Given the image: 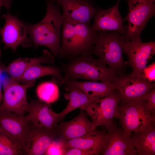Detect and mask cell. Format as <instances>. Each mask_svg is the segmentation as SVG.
I'll list each match as a JSON object with an SVG mask.
<instances>
[{
  "label": "cell",
  "mask_w": 155,
  "mask_h": 155,
  "mask_svg": "<svg viewBox=\"0 0 155 155\" xmlns=\"http://www.w3.org/2000/svg\"><path fill=\"white\" fill-rule=\"evenodd\" d=\"M46 1L47 9L43 19L36 24H25L35 48L46 47L55 58L60 54L61 29L64 19L61 12V6L56 0Z\"/></svg>",
  "instance_id": "6da1fadb"
},
{
  "label": "cell",
  "mask_w": 155,
  "mask_h": 155,
  "mask_svg": "<svg viewBox=\"0 0 155 155\" xmlns=\"http://www.w3.org/2000/svg\"><path fill=\"white\" fill-rule=\"evenodd\" d=\"M61 71L64 75L59 86L66 81L82 79L89 81H109L113 83L116 73L90 53L83 54L69 60L63 64Z\"/></svg>",
  "instance_id": "7a4b0ae2"
},
{
  "label": "cell",
  "mask_w": 155,
  "mask_h": 155,
  "mask_svg": "<svg viewBox=\"0 0 155 155\" xmlns=\"http://www.w3.org/2000/svg\"><path fill=\"white\" fill-rule=\"evenodd\" d=\"M96 34L89 24L64 19L59 56L69 60L83 54H91Z\"/></svg>",
  "instance_id": "3957f363"
},
{
  "label": "cell",
  "mask_w": 155,
  "mask_h": 155,
  "mask_svg": "<svg viewBox=\"0 0 155 155\" xmlns=\"http://www.w3.org/2000/svg\"><path fill=\"white\" fill-rule=\"evenodd\" d=\"M126 42L123 35L117 32L97 31L91 53L97 55L101 62L120 75L124 74L126 67L123 53Z\"/></svg>",
  "instance_id": "277c9868"
},
{
  "label": "cell",
  "mask_w": 155,
  "mask_h": 155,
  "mask_svg": "<svg viewBox=\"0 0 155 155\" xmlns=\"http://www.w3.org/2000/svg\"><path fill=\"white\" fill-rule=\"evenodd\" d=\"M120 103L117 118L125 135L131 136L133 133L144 129L149 124H155V115L147 110L144 100Z\"/></svg>",
  "instance_id": "5b68a950"
},
{
  "label": "cell",
  "mask_w": 155,
  "mask_h": 155,
  "mask_svg": "<svg viewBox=\"0 0 155 155\" xmlns=\"http://www.w3.org/2000/svg\"><path fill=\"white\" fill-rule=\"evenodd\" d=\"M128 11L124 18L128 23L125 34L126 41L141 39L142 31L149 19L155 15V0H125Z\"/></svg>",
  "instance_id": "8992f818"
},
{
  "label": "cell",
  "mask_w": 155,
  "mask_h": 155,
  "mask_svg": "<svg viewBox=\"0 0 155 155\" xmlns=\"http://www.w3.org/2000/svg\"><path fill=\"white\" fill-rule=\"evenodd\" d=\"M107 131L104 137L102 155H137V151L131 136L123 133L122 128L118 127L113 120L104 125Z\"/></svg>",
  "instance_id": "52a82bcc"
},
{
  "label": "cell",
  "mask_w": 155,
  "mask_h": 155,
  "mask_svg": "<svg viewBox=\"0 0 155 155\" xmlns=\"http://www.w3.org/2000/svg\"><path fill=\"white\" fill-rule=\"evenodd\" d=\"M113 83L120 95L121 103L144 100L147 94L155 88L154 83L130 74L117 76Z\"/></svg>",
  "instance_id": "ba28073f"
},
{
  "label": "cell",
  "mask_w": 155,
  "mask_h": 155,
  "mask_svg": "<svg viewBox=\"0 0 155 155\" xmlns=\"http://www.w3.org/2000/svg\"><path fill=\"white\" fill-rule=\"evenodd\" d=\"M3 82V98L0 108L16 114L25 115L29 102L27 98L28 89L34 82L20 84L10 78Z\"/></svg>",
  "instance_id": "9c48e42d"
},
{
  "label": "cell",
  "mask_w": 155,
  "mask_h": 155,
  "mask_svg": "<svg viewBox=\"0 0 155 155\" xmlns=\"http://www.w3.org/2000/svg\"><path fill=\"white\" fill-rule=\"evenodd\" d=\"M123 52L128 56L127 64L132 69L130 75L144 79L143 70L155 53V41L146 42H142L141 39L127 41Z\"/></svg>",
  "instance_id": "30bf717a"
},
{
  "label": "cell",
  "mask_w": 155,
  "mask_h": 155,
  "mask_svg": "<svg viewBox=\"0 0 155 155\" xmlns=\"http://www.w3.org/2000/svg\"><path fill=\"white\" fill-rule=\"evenodd\" d=\"M2 16L5 20V23L3 28H0V34L5 47L10 48L15 52L19 45L30 46L32 42L28 37L25 24L9 12Z\"/></svg>",
  "instance_id": "8fae6325"
},
{
  "label": "cell",
  "mask_w": 155,
  "mask_h": 155,
  "mask_svg": "<svg viewBox=\"0 0 155 155\" xmlns=\"http://www.w3.org/2000/svg\"><path fill=\"white\" fill-rule=\"evenodd\" d=\"M55 135V132L35 127L30 121L21 141L23 155H44Z\"/></svg>",
  "instance_id": "7c38bea8"
},
{
  "label": "cell",
  "mask_w": 155,
  "mask_h": 155,
  "mask_svg": "<svg viewBox=\"0 0 155 155\" xmlns=\"http://www.w3.org/2000/svg\"><path fill=\"white\" fill-rule=\"evenodd\" d=\"M121 100L117 90L113 94L101 98L84 110L89 115L95 128L104 125L117 118L118 105Z\"/></svg>",
  "instance_id": "4fadbf2b"
},
{
  "label": "cell",
  "mask_w": 155,
  "mask_h": 155,
  "mask_svg": "<svg viewBox=\"0 0 155 155\" xmlns=\"http://www.w3.org/2000/svg\"><path fill=\"white\" fill-rule=\"evenodd\" d=\"M120 0H117L113 6L107 9H97L94 23L90 26L93 30L115 32L123 35L125 34L127 26L123 25L125 21L119 11V5Z\"/></svg>",
  "instance_id": "5bb4252c"
},
{
  "label": "cell",
  "mask_w": 155,
  "mask_h": 155,
  "mask_svg": "<svg viewBox=\"0 0 155 155\" xmlns=\"http://www.w3.org/2000/svg\"><path fill=\"white\" fill-rule=\"evenodd\" d=\"M96 128L88 119L85 111L80 109L79 114L72 120L60 122L55 133L59 140L65 141L83 136Z\"/></svg>",
  "instance_id": "9a60e30c"
},
{
  "label": "cell",
  "mask_w": 155,
  "mask_h": 155,
  "mask_svg": "<svg viewBox=\"0 0 155 155\" xmlns=\"http://www.w3.org/2000/svg\"><path fill=\"white\" fill-rule=\"evenodd\" d=\"M27 113L34 126L55 133L60 121L58 114L53 111L51 104L39 100H32L29 102Z\"/></svg>",
  "instance_id": "2e32d148"
},
{
  "label": "cell",
  "mask_w": 155,
  "mask_h": 155,
  "mask_svg": "<svg viewBox=\"0 0 155 155\" xmlns=\"http://www.w3.org/2000/svg\"><path fill=\"white\" fill-rule=\"evenodd\" d=\"M63 9L64 19L89 24L97 11L91 0H56Z\"/></svg>",
  "instance_id": "e0dca14e"
},
{
  "label": "cell",
  "mask_w": 155,
  "mask_h": 155,
  "mask_svg": "<svg viewBox=\"0 0 155 155\" xmlns=\"http://www.w3.org/2000/svg\"><path fill=\"white\" fill-rule=\"evenodd\" d=\"M30 119L28 114L19 115L0 108V128L18 140L21 143Z\"/></svg>",
  "instance_id": "ac0fdd59"
},
{
  "label": "cell",
  "mask_w": 155,
  "mask_h": 155,
  "mask_svg": "<svg viewBox=\"0 0 155 155\" xmlns=\"http://www.w3.org/2000/svg\"><path fill=\"white\" fill-rule=\"evenodd\" d=\"M64 85L65 90L67 92L64 96L68 102L65 109L58 113L60 122L72 111L78 108L84 110L100 99L89 96L74 86L67 83Z\"/></svg>",
  "instance_id": "d6986e66"
},
{
  "label": "cell",
  "mask_w": 155,
  "mask_h": 155,
  "mask_svg": "<svg viewBox=\"0 0 155 155\" xmlns=\"http://www.w3.org/2000/svg\"><path fill=\"white\" fill-rule=\"evenodd\" d=\"M106 133L104 130H98L96 128L78 137L65 141H61L65 150L77 148L94 151L98 155L103 147Z\"/></svg>",
  "instance_id": "ffe728a7"
},
{
  "label": "cell",
  "mask_w": 155,
  "mask_h": 155,
  "mask_svg": "<svg viewBox=\"0 0 155 155\" xmlns=\"http://www.w3.org/2000/svg\"><path fill=\"white\" fill-rule=\"evenodd\" d=\"M55 58L48 51L45 50L40 57L34 58L20 57L13 61L5 67V72L11 79L16 81L31 66L41 63L53 64Z\"/></svg>",
  "instance_id": "44dd1931"
},
{
  "label": "cell",
  "mask_w": 155,
  "mask_h": 155,
  "mask_svg": "<svg viewBox=\"0 0 155 155\" xmlns=\"http://www.w3.org/2000/svg\"><path fill=\"white\" fill-rule=\"evenodd\" d=\"M65 83L77 87L90 97L98 99L111 95L117 90L114 83L109 81H80L72 80L66 81L63 85Z\"/></svg>",
  "instance_id": "7402d4cb"
},
{
  "label": "cell",
  "mask_w": 155,
  "mask_h": 155,
  "mask_svg": "<svg viewBox=\"0 0 155 155\" xmlns=\"http://www.w3.org/2000/svg\"><path fill=\"white\" fill-rule=\"evenodd\" d=\"M155 124H149L144 129L131 135L138 155H155Z\"/></svg>",
  "instance_id": "603a6c76"
},
{
  "label": "cell",
  "mask_w": 155,
  "mask_h": 155,
  "mask_svg": "<svg viewBox=\"0 0 155 155\" xmlns=\"http://www.w3.org/2000/svg\"><path fill=\"white\" fill-rule=\"evenodd\" d=\"M60 68L53 66H47L40 64L33 65L27 69L16 82L22 84L34 82L36 80L42 76L53 75V81L59 86L63 78Z\"/></svg>",
  "instance_id": "cb8c5ba5"
},
{
  "label": "cell",
  "mask_w": 155,
  "mask_h": 155,
  "mask_svg": "<svg viewBox=\"0 0 155 155\" xmlns=\"http://www.w3.org/2000/svg\"><path fill=\"white\" fill-rule=\"evenodd\" d=\"M23 155L21 143L0 128V155Z\"/></svg>",
  "instance_id": "d4e9b609"
},
{
  "label": "cell",
  "mask_w": 155,
  "mask_h": 155,
  "mask_svg": "<svg viewBox=\"0 0 155 155\" xmlns=\"http://www.w3.org/2000/svg\"><path fill=\"white\" fill-rule=\"evenodd\" d=\"M58 86L53 81L40 83L36 89V94L39 100L50 104L57 100L59 96Z\"/></svg>",
  "instance_id": "484cf974"
},
{
  "label": "cell",
  "mask_w": 155,
  "mask_h": 155,
  "mask_svg": "<svg viewBox=\"0 0 155 155\" xmlns=\"http://www.w3.org/2000/svg\"><path fill=\"white\" fill-rule=\"evenodd\" d=\"M65 149L61 141L54 140L51 142L44 155H64Z\"/></svg>",
  "instance_id": "4316f807"
},
{
  "label": "cell",
  "mask_w": 155,
  "mask_h": 155,
  "mask_svg": "<svg viewBox=\"0 0 155 155\" xmlns=\"http://www.w3.org/2000/svg\"><path fill=\"white\" fill-rule=\"evenodd\" d=\"M144 100L147 110L151 114L155 115V88L147 94Z\"/></svg>",
  "instance_id": "83f0119b"
},
{
  "label": "cell",
  "mask_w": 155,
  "mask_h": 155,
  "mask_svg": "<svg viewBox=\"0 0 155 155\" xmlns=\"http://www.w3.org/2000/svg\"><path fill=\"white\" fill-rule=\"evenodd\" d=\"M98 155L94 151L84 149L70 148L65 150L64 155Z\"/></svg>",
  "instance_id": "f1b7e54d"
},
{
  "label": "cell",
  "mask_w": 155,
  "mask_h": 155,
  "mask_svg": "<svg viewBox=\"0 0 155 155\" xmlns=\"http://www.w3.org/2000/svg\"><path fill=\"white\" fill-rule=\"evenodd\" d=\"M144 78L150 82L155 81V62L146 66L143 70Z\"/></svg>",
  "instance_id": "f546056e"
},
{
  "label": "cell",
  "mask_w": 155,
  "mask_h": 155,
  "mask_svg": "<svg viewBox=\"0 0 155 155\" xmlns=\"http://www.w3.org/2000/svg\"><path fill=\"white\" fill-rule=\"evenodd\" d=\"M11 0H0V3L1 5L7 9H9L11 6Z\"/></svg>",
  "instance_id": "4dcf8cb0"
},
{
  "label": "cell",
  "mask_w": 155,
  "mask_h": 155,
  "mask_svg": "<svg viewBox=\"0 0 155 155\" xmlns=\"http://www.w3.org/2000/svg\"><path fill=\"white\" fill-rule=\"evenodd\" d=\"M5 67L3 65L0 64V81H1L2 75L5 71Z\"/></svg>",
  "instance_id": "1f68e13d"
},
{
  "label": "cell",
  "mask_w": 155,
  "mask_h": 155,
  "mask_svg": "<svg viewBox=\"0 0 155 155\" xmlns=\"http://www.w3.org/2000/svg\"><path fill=\"white\" fill-rule=\"evenodd\" d=\"M3 98V94L1 91V81H0V106L2 102Z\"/></svg>",
  "instance_id": "d6a6232c"
},
{
  "label": "cell",
  "mask_w": 155,
  "mask_h": 155,
  "mask_svg": "<svg viewBox=\"0 0 155 155\" xmlns=\"http://www.w3.org/2000/svg\"><path fill=\"white\" fill-rule=\"evenodd\" d=\"M1 3H0V9L1 6Z\"/></svg>",
  "instance_id": "836d02e7"
},
{
  "label": "cell",
  "mask_w": 155,
  "mask_h": 155,
  "mask_svg": "<svg viewBox=\"0 0 155 155\" xmlns=\"http://www.w3.org/2000/svg\"><path fill=\"white\" fill-rule=\"evenodd\" d=\"M0 36H1V35H0Z\"/></svg>",
  "instance_id": "e575fe53"
},
{
  "label": "cell",
  "mask_w": 155,
  "mask_h": 155,
  "mask_svg": "<svg viewBox=\"0 0 155 155\" xmlns=\"http://www.w3.org/2000/svg\"><path fill=\"white\" fill-rule=\"evenodd\" d=\"M11 0L12 1V0Z\"/></svg>",
  "instance_id": "d590c367"
}]
</instances>
